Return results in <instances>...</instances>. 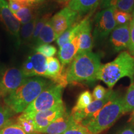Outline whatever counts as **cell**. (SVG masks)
I'll list each match as a JSON object with an SVG mask.
<instances>
[{"label": "cell", "instance_id": "6da1fadb", "mask_svg": "<svg viewBox=\"0 0 134 134\" xmlns=\"http://www.w3.org/2000/svg\"><path fill=\"white\" fill-rule=\"evenodd\" d=\"M52 83L42 77L29 78L21 86L5 97V104L15 114L23 113Z\"/></svg>", "mask_w": 134, "mask_h": 134}, {"label": "cell", "instance_id": "7a4b0ae2", "mask_svg": "<svg viewBox=\"0 0 134 134\" xmlns=\"http://www.w3.org/2000/svg\"><path fill=\"white\" fill-rule=\"evenodd\" d=\"M123 114V98L114 92L106 104L80 124L93 134H99L114 125Z\"/></svg>", "mask_w": 134, "mask_h": 134}, {"label": "cell", "instance_id": "3957f363", "mask_svg": "<svg viewBox=\"0 0 134 134\" xmlns=\"http://www.w3.org/2000/svg\"><path fill=\"white\" fill-rule=\"evenodd\" d=\"M128 77L132 83L134 78V57L127 52H122L113 61L101 65L96 79L103 81L111 89L120 79Z\"/></svg>", "mask_w": 134, "mask_h": 134}, {"label": "cell", "instance_id": "277c9868", "mask_svg": "<svg viewBox=\"0 0 134 134\" xmlns=\"http://www.w3.org/2000/svg\"><path fill=\"white\" fill-rule=\"evenodd\" d=\"M100 57L92 52L77 54L67 69L68 83L94 81L100 66Z\"/></svg>", "mask_w": 134, "mask_h": 134}, {"label": "cell", "instance_id": "5b68a950", "mask_svg": "<svg viewBox=\"0 0 134 134\" xmlns=\"http://www.w3.org/2000/svg\"><path fill=\"white\" fill-rule=\"evenodd\" d=\"M63 88L57 84L52 83L37 96L23 113L33 114L46 110L63 103L62 93Z\"/></svg>", "mask_w": 134, "mask_h": 134}, {"label": "cell", "instance_id": "8992f818", "mask_svg": "<svg viewBox=\"0 0 134 134\" xmlns=\"http://www.w3.org/2000/svg\"><path fill=\"white\" fill-rule=\"evenodd\" d=\"M66 113V108L64 103H63L50 109L38 112L33 114L22 113L20 115L31 120L34 128V132L38 133Z\"/></svg>", "mask_w": 134, "mask_h": 134}, {"label": "cell", "instance_id": "52a82bcc", "mask_svg": "<svg viewBox=\"0 0 134 134\" xmlns=\"http://www.w3.org/2000/svg\"><path fill=\"white\" fill-rule=\"evenodd\" d=\"M28 78L21 69L11 68L6 70L0 76V98L4 99L12 93Z\"/></svg>", "mask_w": 134, "mask_h": 134}, {"label": "cell", "instance_id": "ba28073f", "mask_svg": "<svg viewBox=\"0 0 134 134\" xmlns=\"http://www.w3.org/2000/svg\"><path fill=\"white\" fill-rule=\"evenodd\" d=\"M117 26L114 17V9H103L94 18V36L98 41L108 37Z\"/></svg>", "mask_w": 134, "mask_h": 134}, {"label": "cell", "instance_id": "9c48e42d", "mask_svg": "<svg viewBox=\"0 0 134 134\" xmlns=\"http://www.w3.org/2000/svg\"><path fill=\"white\" fill-rule=\"evenodd\" d=\"M78 15V13L76 11L66 7L50 18V23L57 38L73 26Z\"/></svg>", "mask_w": 134, "mask_h": 134}, {"label": "cell", "instance_id": "30bf717a", "mask_svg": "<svg viewBox=\"0 0 134 134\" xmlns=\"http://www.w3.org/2000/svg\"><path fill=\"white\" fill-rule=\"evenodd\" d=\"M0 19L9 32L16 38L17 43L20 45L21 23L16 19L10 10L8 3L5 0H0Z\"/></svg>", "mask_w": 134, "mask_h": 134}, {"label": "cell", "instance_id": "8fae6325", "mask_svg": "<svg viewBox=\"0 0 134 134\" xmlns=\"http://www.w3.org/2000/svg\"><path fill=\"white\" fill-rule=\"evenodd\" d=\"M114 93V91H113L111 89H109L105 97L102 99L94 100L85 109L76 112L75 113L71 114L73 119L76 122L80 124L83 120L91 117L108 103Z\"/></svg>", "mask_w": 134, "mask_h": 134}, {"label": "cell", "instance_id": "7c38bea8", "mask_svg": "<svg viewBox=\"0 0 134 134\" xmlns=\"http://www.w3.org/2000/svg\"><path fill=\"white\" fill-rule=\"evenodd\" d=\"M110 41L115 52L128 48L130 43V27L129 24L115 27L111 32Z\"/></svg>", "mask_w": 134, "mask_h": 134}, {"label": "cell", "instance_id": "4fadbf2b", "mask_svg": "<svg viewBox=\"0 0 134 134\" xmlns=\"http://www.w3.org/2000/svg\"><path fill=\"white\" fill-rule=\"evenodd\" d=\"M78 38L79 48L77 54L91 52L93 47V37L91 34V23L88 18L80 22Z\"/></svg>", "mask_w": 134, "mask_h": 134}, {"label": "cell", "instance_id": "5bb4252c", "mask_svg": "<svg viewBox=\"0 0 134 134\" xmlns=\"http://www.w3.org/2000/svg\"><path fill=\"white\" fill-rule=\"evenodd\" d=\"M78 123L75 121L71 114L67 113L63 115L56 120L38 133L47 134H63L70 127Z\"/></svg>", "mask_w": 134, "mask_h": 134}, {"label": "cell", "instance_id": "9a60e30c", "mask_svg": "<svg viewBox=\"0 0 134 134\" xmlns=\"http://www.w3.org/2000/svg\"><path fill=\"white\" fill-rule=\"evenodd\" d=\"M79 48L78 33L71 41L65 43L60 48L58 53L60 61L63 66L70 64L78 53Z\"/></svg>", "mask_w": 134, "mask_h": 134}, {"label": "cell", "instance_id": "2e32d148", "mask_svg": "<svg viewBox=\"0 0 134 134\" xmlns=\"http://www.w3.org/2000/svg\"><path fill=\"white\" fill-rule=\"evenodd\" d=\"M101 1L102 0H70L67 7L78 14H83L94 10Z\"/></svg>", "mask_w": 134, "mask_h": 134}, {"label": "cell", "instance_id": "e0dca14e", "mask_svg": "<svg viewBox=\"0 0 134 134\" xmlns=\"http://www.w3.org/2000/svg\"><path fill=\"white\" fill-rule=\"evenodd\" d=\"M29 58L31 60L32 65L34 76L38 77H46L47 58L41 53L36 52L32 53Z\"/></svg>", "mask_w": 134, "mask_h": 134}, {"label": "cell", "instance_id": "ac0fdd59", "mask_svg": "<svg viewBox=\"0 0 134 134\" xmlns=\"http://www.w3.org/2000/svg\"><path fill=\"white\" fill-rule=\"evenodd\" d=\"M100 3L103 9L113 8L129 13L134 9V0H102Z\"/></svg>", "mask_w": 134, "mask_h": 134}, {"label": "cell", "instance_id": "d6986e66", "mask_svg": "<svg viewBox=\"0 0 134 134\" xmlns=\"http://www.w3.org/2000/svg\"><path fill=\"white\" fill-rule=\"evenodd\" d=\"M57 39V36L55 34L53 27L52 26L50 21H48L43 26L37 39L34 43L33 46L34 48L36 47L43 44H49L50 43L53 42L55 40Z\"/></svg>", "mask_w": 134, "mask_h": 134}, {"label": "cell", "instance_id": "ffe728a7", "mask_svg": "<svg viewBox=\"0 0 134 134\" xmlns=\"http://www.w3.org/2000/svg\"><path fill=\"white\" fill-rule=\"evenodd\" d=\"M38 17L36 16L33 18L32 20L27 23L26 24H23L21 28L20 31V37L21 42L23 41L24 42H31L32 37L34 31L35 27L38 19Z\"/></svg>", "mask_w": 134, "mask_h": 134}, {"label": "cell", "instance_id": "44dd1931", "mask_svg": "<svg viewBox=\"0 0 134 134\" xmlns=\"http://www.w3.org/2000/svg\"><path fill=\"white\" fill-rule=\"evenodd\" d=\"M92 101H93V96L90 91H85L82 92L78 96L76 104L72 109L71 114L85 109L91 104Z\"/></svg>", "mask_w": 134, "mask_h": 134}, {"label": "cell", "instance_id": "7402d4cb", "mask_svg": "<svg viewBox=\"0 0 134 134\" xmlns=\"http://www.w3.org/2000/svg\"><path fill=\"white\" fill-rule=\"evenodd\" d=\"M80 27V23L76 25H73L68 30L64 32L61 36L57 39V43L59 48L63 46L65 43L69 42L76 36L78 33Z\"/></svg>", "mask_w": 134, "mask_h": 134}, {"label": "cell", "instance_id": "603a6c76", "mask_svg": "<svg viewBox=\"0 0 134 134\" xmlns=\"http://www.w3.org/2000/svg\"><path fill=\"white\" fill-rule=\"evenodd\" d=\"M14 16L18 21L22 24H26L28 23L37 15L34 12L31 6H24L19 10L16 13L14 14Z\"/></svg>", "mask_w": 134, "mask_h": 134}, {"label": "cell", "instance_id": "cb8c5ba5", "mask_svg": "<svg viewBox=\"0 0 134 134\" xmlns=\"http://www.w3.org/2000/svg\"><path fill=\"white\" fill-rule=\"evenodd\" d=\"M124 114L134 111V82H132L123 98Z\"/></svg>", "mask_w": 134, "mask_h": 134}, {"label": "cell", "instance_id": "d4e9b609", "mask_svg": "<svg viewBox=\"0 0 134 134\" xmlns=\"http://www.w3.org/2000/svg\"><path fill=\"white\" fill-rule=\"evenodd\" d=\"M15 113L7 106H0V129L14 122L11 119Z\"/></svg>", "mask_w": 134, "mask_h": 134}, {"label": "cell", "instance_id": "484cf974", "mask_svg": "<svg viewBox=\"0 0 134 134\" xmlns=\"http://www.w3.org/2000/svg\"><path fill=\"white\" fill-rule=\"evenodd\" d=\"M0 134H36V133H27L21 125L14 122L0 129Z\"/></svg>", "mask_w": 134, "mask_h": 134}, {"label": "cell", "instance_id": "4316f807", "mask_svg": "<svg viewBox=\"0 0 134 134\" xmlns=\"http://www.w3.org/2000/svg\"><path fill=\"white\" fill-rule=\"evenodd\" d=\"M114 17L115 23L118 26L129 24L132 19V15L130 14V13L118 9H114Z\"/></svg>", "mask_w": 134, "mask_h": 134}, {"label": "cell", "instance_id": "83f0119b", "mask_svg": "<svg viewBox=\"0 0 134 134\" xmlns=\"http://www.w3.org/2000/svg\"><path fill=\"white\" fill-rule=\"evenodd\" d=\"M50 19V14H45L44 16H43L42 18H38L37 22V24L35 27L34 31L32 37L31 41V42L32 43V45L35 43V42L36 41V40L37 39L38 36H39L40 32H41L42 29L43 27V26L46 25L47 22L49 21Z\"/></svg>", "mask_w": 134, "mask_h": 134}, {"label": "cell", "instance_id": "f1b7e54d", "mask_svg": "<svg viewBox=\"0 0 134 134\" xmlns=\"http://www.w3.org/2000/svg\"><path fill=\"white\" fill-rule=\"evenodd\" d=\"M35 50L47 58L53 57V55L57 53V48L49 44H43L36 47Z\"/></svg>", "mask_w": 134, "mask_h": 134}, {"label": "cell", "instance_id": "f546056e", "mask_svg": "<svg viewBox=\"0 0 134 134\" xmlns=\"http://www.w3.org/2000/svg\"><path fill=\"white\" fill-rule=\"evenodd\" d=\"M63 134H93L88 129L81 124L76 123L70 127Z\"/></svg>", "mask_w": 134, "mask_h": 134}, {"label": "cell", "instance_id": "4dcf8cb0", "mask_svg": "<svg viewBox=\"0 0 134 134\" xmlns=\"http://www.w3.org/2000/svg\"><path fill=\"white\" fill-rule=\"evenodd\" d=\"M108 90H105L101 85H98L95 87L93 92V98L94 100H99L104 98Z\"/></svg>", "mask_w": 134, "mask_h": 134}, {"label": "cell", "instance_id": "1f68e13d", "mask_svg": "<svg viewBox=\"0 0 134 134\" xmlns=\"http://www.w3.org/2000/svg\"><path fill=\"white\" fill-rule=\"evenodd\" d=\"M130 43L129 46V50H130V55L134 56V13L132 15V21L130 25Z\"/></svg>", "mask_w": 134, "mask_h": 134}, {"label": "cell", "instance_id": "d6a6232c", "mask_svg": "<svg viewBox=\"0 0 134 134\" xmlns=\"http://www.w3.org/2000/svg\"><path fill=\"white\" fill-rule=\"evenodd\" d=\"M8 6L11 11L12 12L13 14H15L18 12L19 10L21 9L22 8L24 7V6H24V5L21 4V3L16 2V1H9L8 3Z\"/></svg>", "mask_w": 134, "mask_h": 134}, {"label": "cell", "instance_id": "836d02e7", "mask_svg": "<svg viewBox=\"0 0 134 134\" xmlns=\"http://www.w3.org/2000/svg\"><path fill=\"white\" fill-rule=\"evenodd\" d=\"M117 134H134V130L132 127H127L120 130Z\"/></svg>", "mask_w": 134, "mask_h": 134}, {"label": "cell", "instance_id": "e575fe53", "mask_svg": "<svg viewBox=\"0 0 134 134\" xmlns=\"http://www.w3.org/2000/svg\"><path fill=\"white\" fill-rule=\"evenodd\" d=\"M27 1L30 6H32V5L42 3L44 1V0H27Z\"/></svg>", "mask_w": 134, "mask_h": 134}, {"label": "cell", "instance_id": "d590c367", "mask_svg": "<svg viewBox=\"0 0 134 134\" xmlns=\"http://www.w3.org/2000/svg\"><path fill=\"white\" fill-rule=\"evenodd\" d=\"M9 1H16V2L19 3L21 4L24 5V6H30L29 3H28L27 1V0H9Z\"/></svg>", "mask_w": 134, "mask_h": 134}, {"label": "cell", "instance_id": "8d00e7d4", "mask_svg": "<svg viewBox=\"0 0 134 134\" xmlns=\"http://www.w3.org/2000/svg\"><path fill=\"white\" fill-rule=\"evenodd\" d=\"M130 120L134 123V111L132 112V114L131 118H130Z\"/></svg>", "mask_w": 134, "mask_h": 134}, {"label": "cell", "instance_id": "74e56055", "mask_svg": "<svg viewBox=\"0 0 134 134\" xmlns=\"http://www.w3.org/2000/svg\"><path fill=\"white\" fill-rule=\"evenodd\" d=\"M53 1H59V2H67V1H69L70 0H53Z\"/></svg>", "mask_w": 134, "mask_h": 134}, {"label": "cell", "instance_id": "f35d334b", "mask_svg": "<svg viewBox=\"0 0 134 134\" xmlns=\"http://www.w3.org/2000/svg\"><path fill=\"white\" fill-rule=\"evenodd\" d=\"M36 134H47V133H37V132H36Z\"/></svg>", "mask_w": 134, "mask_h": 134}, {"label": "cell", "instance_id": "ab89813d", "mask_svg": "<svg viewBox=\"0 0 134 134\" xmlns=\"http://www.w3.org/2000/svg\"><path fill=\"white\" fill-rule=\"evenodd\" d=\"M1 66H0V71H1Z\"/></svg>", "mask_w": 134, "mask_h": 134}]
</instances>
